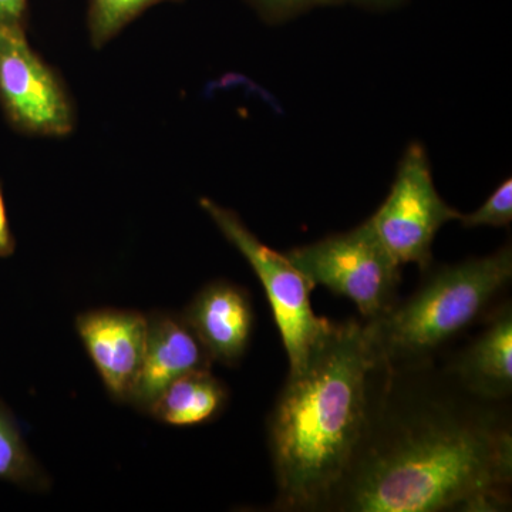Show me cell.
<instances>
[{
    "mask_svg": "<svg viewBox=\"0 0 512 512\" xmlns=\"http://www.w3.org/2000/svg\"><path fill=\"white\" fill-rule=\"evenodd\" d=\"M406 3L407 0H339V6L353 5L357 8L372 10V12H386V10L402 8Z\"/></svg>",
    "mask_w": 512,
    "mask_h": 512,
    "instance_id": "d6986e66",
    "label": "cell"
},
{
    "mask_svg": "<svg viewBox=\"0 0 512 512\" xmlns=\"http://www.w3.org/2000/svg\"><path fill=\"white\" fill-rule=\"evenodd\" d=\"M363 323H333L301 372L288 376L268 419L275 510L325 511L365 426L376 365Z\"/></svg>",
    "mask_w": 512,
    "mask_h": 512,
    "instance_id": "7a4b0ae2",
    "label": "cell"
},
{
    "mask_svg": "<svg viewBox=\"0 0 512 512\" xmlns=\"http://www.w3.org/2000/svg\"><path fill=\"white\" fill-rule=\"evenodd\" d=\"M468 393L488 402L507 403L512 394V308L501 303L487 325L444 366Z\"/></svg>",
    "mask_w": 512,
    "mask_h": 512,
    "instance_id": "8fae6325",
    "label": "cell"
},
{
    "mask_svg": "<svg viewBox=\"0 0 512 512\" xmlns=\"http://www.w3.org/2000/svg\"><path fill=\"white\" fill-rule=\"evenodd\" d=\"M463 227H508L512 221V181L507 178L498 185L481 207L468 214H460L458 220Z\"/></svg>",
    "mask_w": 512,
    "mask_h": 512,
    "instance_id": "9a60e30c",
    "label": "cell"
},
{
    "mask_svg": "<svg viewBox=\"0 0 512 512\" xmlns=\"http://www.w3.org/2000/svg\"><path fill=\"white\" fill-rule=\"evenodd\" d=\"M313 285L350 299L365 320L384 315L399 301L402 265L390 255L370 221L350 231L296 247L286 254Z\"/></svg>",
    "mask_w": 512,
    "mask_h": 512,
    "instance_id": "5b68a950",
    "label": "cell"
},
{
    "mask_svg": "<svg viewBox=\"0 0 512 512\" xmlns=\"http://www.w3.org/2000/svg\"><path fill=\"white\" fill-rule=\"evenodd\" d=\"M0 110L23 136L66 137L76 128L62 74L33 49L26 29L0 26Z\"/></svg>",
    "mask_w": 512,
    "mask_h": 512,
    "instance_id": "52a82bcc",
    "label": "cell"
},
{
    "mask_svg": "<svg viewBox=\"0 0 512 512\" xmlns=\"http://www.w3.org/2000/svg\"><path fill=\"white\" fill-rule=\"evenodd\" d=\"M214 362L237 366L251 343L254 306L247 289L218 279L200 289L181 313Z\"/></svg>",
    "mask_w": 512,
    "mask_h": 512,
    "instance_id": "30bf717a",
    "label": "cell"
},
{
    "mask_svg": "<svg viewBox=\"0 0 512 512\" xmlns=\"http://www.w3.org/2000/svg\"><path fill=\"white\" fill-rule=\"evenodd\" d=\"M29 0H0V26L28 28Z\"/></svg>",
    "mask_w": 512,
    "mask_h": 512,
    "instance_id": "e0dca14e",
    "label": "cell"
},
{
    "mask_svg": "<svg viewBox=\"0 0 512 512\" xmlns=\"http://www.w3.org/2000/svg\"><path fill=\"white\" fill-rule=\"evenodd\" d=\"M269 25H279L313 9L339 6V0H245Z\"/></svg>",
    "mask_w": 512,
    "mask_h": 512,
    "instance_id": "2e32d148",
    "label": "cell"
},
{
    "mask_svg": "<svg viewBox=\"0 0 512 512\" xmlns=\"http://www.w3.org/2000/svg\"><path fill=\"white\" fill-rule=\"evenodd\" d=\"M424 274L409 298L363 323L380 365L434 362L440 350L493 312L498 296L511 284L512 247L505 244L493 254L458 264L431 265Z\"/></svg>",
    "mask_w": 512,
    "mask_h": 512,
    "instance_id": "3957f363",
    "label": "cell"
},
{
    "mask_svg": "<svg viewBox=\"0 0 512 512\" xmlns=\"http://www.w3.org/2000/svg\"><path fill=\"white\" fill-rule=\"evenodd\" d=\"M461 212L441 198L434 185L429 154L419 141L407 146L389 195L369 218L384 247L400 265H433L434 238Z\"/></svg>",
    "mask_w": 512,
    "mask_h": 512,
    "instance_id": "8992f818",
    "label": "cell"
},
{
    "mask_svg": "<svg viewBox=\"0 0 512 512\" xmlns=\"http://www.w3.org/2000/svg\"><path fill=\"white\" fill-rule=\"evenodd\" d=\"M507 403L478 399L436 363H376L362 436L325 511L510 510Z\"/></svg>",
    "mask_w": 512,
    "mask_h": 512,
    "instance_id": "6da1fadb",
    "label": "cell"
},
{
    "mask_svg": "<svg viewBox=\"0 0 512 512\" xmlns=\"http://www.w3.org/2000/svg\"><path fill=\"white\" fill-rule=\"evenodd\" d=\"M165 2L184 0H89L87 30L94 49H101L120 35L146 10Z\"/></svg>",
    "mask_w": 512,
    "mask_h": 512,
    "instance_id": "5bb4252c",
    "label": "cell"
},
{
    "mask_svg": "<svg viewBox=\"0 0 512 512\" xmlns=\"http://www.w3.org/2000/svg\"><path fill=\"white\" fill-rule=\"evenodd\" d=\"M16 252V238L10 227L5 194L0 183V258H10Z\"/></svg>",
    "mask_w": 512,
    "mask_h": 512,
    "instance_id": "ac0fdd59",
    "label": "cell"
},
{
    "mask_svg": "<svg viewBox=\"0 0 512 512\" xmlns=\"http://www.w3.org/2000/svg\"><path fill=\"white\" fill-rule=\"evenodd\" d=\"M147 315L101 308L80 313L76 330L107 392L117 402L130 399L147 342Z\"/></svg>",
    "mask_w": 512,
    "mask_h": 512,
    "instance_id": "ba28073f",
    "label": "cell"
},
{
    "mask_svg": "<svg viewBox=\"0 0 512 512\" xmlns=\"http://www.w3.org/2000/svg\"><path fill=\"white\" fill-rule=\"evenodd\" d=\"M0 481L26 490H45L49 485L45 471L30 453L13 413L0 402Z\"/></svg>",
    "mask_w": 512,
    "mask_h": 512,
    "instance_id": "4fadbf2b",
    "label": "cell"
},
{
    "mask_svg": "<svg viewBox=\"0 0 512 512\" xmlns=\"http://www.w3.org/2000/svg\"><path fill=\"white\" fill-rule=\"evenodd\" d=\"M147 320L146 352L128 399L144 413L168 384L194 370H211L214 363L181 313L153 312Z\"/></svg>",
    "mask_w": 512,
    "mask_h": 512,
    "instance_id": "9c48e42d",
    "label": "cell"
},
{
    "mask_svg": "<svg viewBox=\"0 0 512 512\" xmlns=\"http://www.w3.org/2000/svg\"><path fill=\"white\" fill-rule=\"evenodd\" d=\"M228 397L227 387L211 370H194L168 384L148 414L168 426H200L220 416Z\"/></svg>",
    "mask_w": 512,
    "mask_h": 512,
    "instance_id": "7c38bea8",
    "label": "cell"
},
{
    "mask_svg": "<svg viewBox=\"0 0 512 512\" xmlns=\"http://www.w3.org/2000/svg\"><path fill=\"white\" fill-rule=\"evenodd\" d=\"M200 205L258 276L288 355L289 375L301 372L312 349L332 325L330 320L318 318L313 312L311 292L315 285L286 254H279L256 237L237 212L211 198H201Z\"/></svg>",
    "mask_w": 512,
    "mask_h": 512,
    "instance_id": "277c9868",
    "label": "cell"
}]
</instances>
